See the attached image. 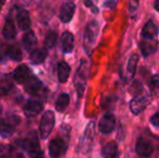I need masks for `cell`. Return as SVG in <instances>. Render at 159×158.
Wrapping results in <instances>:
<instances>
[{
  "label": "cell",
  "mask_w": 159,
  "mask_h": 158,
  "mask_svg": "<svg viewBox=\"0 0 159 158\" xmlns=\"http://www.w3.org/2000/svg\"><path fill=\"white\" fill-rule=\"evenodd\" d=\"M88 73H89V65L87 63V61L82 60L81 63H80V66L78 67L77 72H76L75 75V87L76 90H77L78 97H81L82 94L84 92V89H86L87 86V79H88Z\"/></svg>",
  "instance_id": "cell-1"
},
{
  "label": "cell",
  "mask_w": 159,
  "mask_h": 158,
  "mask_svg": "<svg viewBox=\"0 0 159 158\" xmlns=\"http://www.w3.org/2000/svg\"><path fill=\"white\" fill-rule=\"evenodd\" d=\"M55 124V116L53 114V112L51 111H47L41 117L39 124V133L41 140L48 139V137L51 134L53 128H54Z\"/></svg>",
  "instance_id": "cell-2"
},
{
  "label": "cell",
  "mask_w": 159,
  "mask_h": 158,
  "mask_svg": "<svg viewBox=\"0 0 159 158\" xmlns=\"http://www.w3.org/2000/svg\"><path fill=\"white\" fill-rule=\"evenodd\" d=\"M67 143L62 139H54L49 144V155L52 158H62L66 154Z\"/></svg>",
  "instance_id": "cell-3"
},
{
  "label": "cell",
  "mask_w": 159,
  "mask_h": 158,
  "mask_svg": "<svg viewBox=\"0 0 159 158\" xmlns=\"http://www.w3.org/2000/svg\"><path fill=\"white\" fill-rule=\"evenodd\" d=\"M98 35V24L96 22H90L87 25L84 30V47L88 50V48H92L95 43V40Z\"/></svg>",
  "instance_id": "cell-4"
},
{
  "label": "cell",
  "mask_w": 159,
  "mask_h": 158,
  "mask_svg": "<svg viewBox=\"0 0 159 158\" xmlns=\"http://www.w3.org/2000/svg\"><path fill=\"white\" fill-rule=\"evenodd\" d=\"M135 152L139 157L141 158H149L154 152L153 143L148 139L145 138H140L136 142Z\"/></svg>",
  "instance_id": "cell-5"
},
{
  "label": "cell",
  "mask_w": 159,
  "mask_h": 158,
  "mask_svg": "<svg viewBox=\"0 0 159 158\" xmlns=\"http://www.w3.org/2000/svg\"><path fill=\"white\" fill-rule=\"evenodd\" d=\"M116 126V118L113 114L111 113H106L104 116L101 118L98 122V130L103 134H108L111 133L115 129Z\"/></svg>",
  "instance_id": "cell-6"
},
{
  "label": "cell",
  "mask_w": 159,
  "mask_h": 158,
  "mask_svg": "<svg viewBox=\"0 0 159 158\" xmlns=\"http://www.w3.org/2000/svg\"><path fill=\"white\" fill-rule=\"evenodd\" d=\"M20 121L19 117L11 116L10 118H6L0 121V135L3 138H9L13 134L14 126Z\"/></svg>",
  "instance_id": "cell-7"
},
{
  "label": "cell",
  "mask_w": 159,
  "mask_h": 158,
  "mask_svg": "<svg viewBox=\"0 0 159 158\" xmlns=\"http://www.w3.org/2000/svg\"><path fill=\"white\" fill-rule=\"evenodd\" d=\"M26 150L27 152L32 155L33 157H38L39 155H41L42 153L40 152V147H39V141H38L37 134H36L35 131L28 134V137L26 138Z\"/></svg>",
  "instance_id": "cell-8"
},
{
  "label": "cell",
  "mask_w": 159,
  "mask_h": 158,
  "mask_svg": "<svg viewBox=\"0 0 159 158\" xmlns=\"http://www.w3.org/2000/svg\"><path fill=\"white\" fill-rule=\"evenodd\" d=\"M42 110H43V104L40 101H36V100H30V101H27L23 108L24 114L28 118L37 116L38 114L41 113Z\"/></svg>",
  "instance_id": "cell-9"
},
{
  "label": "cell",
  "mask_w": 159,
  "mask_h": 158,
  "mask_svg": "<svg viewBox=\"0 0 159 158\" xmlns=\"http://www.w3.org/2000/svg\"><path fill=\"white\" fill-rule=\"evenodd\" d=\"M149 103H151V101L147 97H136L130 102V111L133 114L138 115L142 113Z\"/></svg>",
  "instance_id": "cell-10"
},
{
  "label": "cell",
  "mask_w": 159,
  "mask_h": 158,
  "mask_svg": "<svg viewBox=\"0 0 159 158\" xmlns=\"http://www.w3.org/2000/svg\"><path fill=\"white\" fill-rule=\"evenodd\" d=\"M25 88L26 91L33 95H40L43 91V86L41 81L34 76H30V79L25 82Z\"/></svg>",
  "instance_id": "cell-11"
},
{
  "label": "cell",
  "mask_w": 159,
  "mask_h": 158,
  "mask_svg": "<svg viewBox=\"0 0 159 158\" xmlns=\"http://www.w3.org/2000/svg\"><path fill=\"white\" fill-rule=\"evenodd\" d=\"M76 6L73 2H65L62 4L61 11H60V19L63 23H68L73 19L74 13H75Z\"/></svg>",
  "instance_id": "cell-12"
},
{
  "label": "cell",
  "mask_w": 159,
  "mask_h": 158,
  "mask_svg": "<svg viewBox=\"0 0 159 158\" xmlns=\"http://www.w3.org/2000/svg\"><path fill=\"white\" fill-rule=\"evenodd\" d=\"M158 42L155 39H143L140 42V49L141 52L144 56H149L157 50Z\"/></svg>",
  "instance_id": "cell-13"
},
{
  "label": "cell",
  "mask_w": 159,
  "mask_h": 158,
  "mask_svg": "<svg viewBox=\"0 0 159 158\" xmlns=\"http://www.w3.org/2000/svg\"><path fill=\"white\" fill-rule=\"evenodd\" d=\"M30 77V68L26 65H20L14 70L13 78L17 84H25Z\"/></svg>",
  "instance_id": "cell-14"
},
{
  "label": "cell",
  "mask_w": 159,
  "mask_h": 158,
  "mask_svg": "<svg viewBox=\"0 0 159 158\" xmlns=\"http://www.w3.org/2000/svg\"><path fill=\"white\" fill-rule=\"evenodd\" d=\"M93 130H94V124L91 122L90 124L87 128L86 132H84V135L81 140V143H80V148L82 151H88L90 150L91 144H92V139H93Z\"/></svg>",
  "instance_id": "cell-15"
},
{
  "label": "cell",
  "mask_w": 159,
  "mask_h": 158,
  "mask_svg": "<svg viewBox=\"0 0 159 158\" xmlns=\"http://www.w3.org/2000/svg\"><path fill=\"white\" fill-rule=\"evenodd\" d=\"M16 20H17V25H19V27L22 30H27L30 27L32 22H30V16L27 10H24V9L23 10H20L17 12Z\"/></svg>",
  "instance_id": "cell-16"
},
{
  "label": "cell",
  "mask_w": 159,
  "mask_h": 158,
  "mask_svg": "<svg viewBox=\"0 0 159 158\" xmlns=\"http://www.w3.org/2000/svg\"><path fill=\"white\" fill-rule=\"evenodd\" d=\"M102 155L104 158H119V151L116 142H109L103 146Z\"/></svg>",
  "instance_id": "cell-17"
},
{
  "label": "cell",
  "mask_w": 159,
  "mask_h": 158,
  "mask_svg": "<svg viewBox=\"0 0 159 158\" xmlns=\"http://www.w3.org/2000/svg\"><path fill=\"white\" fill-rule=\"evenodd\" d=\"M158 34V27L153 21H148L142 29L143 39H155Z\"/></svg>",
  "instance_id": "cell-18"
},
{
  "label": "cell",
  "mask_w": 159,
  "mask_h": 158,
  "mask_svg": "<svg viewBox=\"0 0 159 158\" xmlns=\"http://www.w3.org/2000/svg\"><path fill=\"white\" fill-rule=\"evenodd\" d=\"M61 46L64 53H70L74 49V36L71 33L65 32L61 37Z\"/></svg>",
  "instance_id": "cell-19"
},
{
  "label": "cell",
  "mask_w": 159,
  "mask_h": 158,
  "mask_svg": "<svg viewBox=\"0 0 159 158\" xmlns=\"http://www.w3.org/2000/svg\"><path fill=\"white\" fill-rule=\"evenodd\" d=\"M22 41H23V46L26 50L32 51L36 47V44H37V38H36V36H35V33H34L33 30H28L27 33L24 34Z\"/></svg>",
  "instance_id": "cell-20"
},
{
  "label": "cell",
  "mask_w": 159,
  "mask_h": 158,
  "mask_svg": "<svg viewBox=\"0 0 159 158\" xmlns=\"http://www.w3.org/2000/svg\"><path fill=\"white\" fill-rule=\"evenodd\" d=\"M47 55H48L47 50H44V49H37V50L32 51V53L30 54V60L33 64H41L47 59Z\"/></svg>",
  "instance_id": "cell-21"
},
{
  "label": "cell",
  "mask_w": 159,
  "mask_h": 158,
  "mask_svg": "<svg viewBox=\"0 0 159 158\" xmlns=\"http://www.w3.org/2000/svg\"><path fill=\"white\" fill-rule=\"evenodd\" d=\"M2 34L6 39H13L16 36V29H15V25L11 19H8L4 23L3 29H2Z\"/></svg>",
  "instance_id": "cell-22"
},
{
  "label": "cell",
  "mask_w": 159,
  "mask_h": 158,
  "mask_svg": "<svg viewBox=\"0 0 159 158\" xmlns=\"http://www.w3.org/2000/svg\"><path fill=\"white\" fill-rule=\"evenodd\" d=\"M70 74V67L66 62H61L57 66V77H59L60 82L64 84L67 81Z\"/></svg>",
  "instance_id": "cell-23"
},
{
  "label": "cell",
  "mask_w": 159,
  "mask_h": 158,
  "mask_svg": "<svg viewBox=\"0 0 159 158\" xmlns=\"http://www.w3.org/2000/svg\"><path fill=\"white\" fill-rule=\"evenodd\" d=\"M139 62V55L133 54L131 57L129 59L128 62V66H127V78L131 79L132 77L135 74V70H136V65H138Z\"/></svg>",
  "instance_id": "cell-24"
},
{
  "label": "cell",
  "mask_w": 159,
  "mask_h": 158,
  "mask_svg": "<svg viewBox=\"0 0 159 158\" xmlns=\"http://www.w3.org/2000/svg\"><path fill=\"white\" fill-rule=\"evenodd\" d=\"M8 56L11 60L15 62H20L23 57V53L22 50L17 44H12V46L9 47V52H8Z\"/></svg>",
  "instance_id": "cell-25"
},
{
  "label": "cell",
  "mask_w": 159,
  "mask_h": 158,
  "mask_svg": "<svg viewBox=\"0 0 159 158\" xmlns=\"http://www.w3.org/2000/svg\"><path fill=\"white\" fill-rule=\"evenodd\" d=\"M69 104V95L67 93H62L59 97V99L57 100L55 103V108L57 112H64L66 110V107Z\"/></svg>",
  "instance_id": "cell-26"
},
{
  "label": "cell",
  "mask_w": 159,
  "mask_h": 158,
  "mask_svg": "<svg viewBox=\"0 0 159 158\" xmlns=\"http://www.w3.org/2000/svg\"><path fill=\"white\" fill-rule=\"evenodd\" d=\"M12 89V81L8 76H3L0 79V93L1 94H7L9 91Z\"/></svg>",
  "instance_id": "cell-27"
},
{
  "label": "cell",
  "mask_w": 159,
  "mask_h": 158,
  "mask_svg": "<svg viewBox=\"0 0 159 158\" xmlns=\"http://www.w3.org/2000/svg\"><path fill=\"white\" fill-rule=\"evenodd\" d=\"M57 40V32H49L46 36V39H44V46H46L47 49H52L53 47L55 46Z\"/></svg>",
  "instance_id": "cell-28"
},
{
  "label": "cell",
  "mask_w": 159,
  "mask_h": 158,
  "mask_svg": "<svg viewBox=\"0 0 159 158\" xmlns=\"http://www.w3.org/2000/svg\"><path fill=\"white\" fill-rule=\"evenodd\" d=\"M9 52V47L4 42L0 41V62H4L7 60V55Z\"/></svg>",
  "instance_id": "cell-29"
},
{
  "label": "cell",
  "mask_w": 159,
  "mask_h": 158,
  "mask_svg": "<svg viewBox=\"0 0 159 158\" xmlns=\"http://www.w3.org/2000/svg\"><path fill=\"white\" fill-rule=\"evenodd\" d=\"M148 86L153 91L159 90V75H154V76L149 79Z\"/></svg>",
  "instance_id": "cell-30"
},
{
  "label": "cell",
  "mask_w": 159,
  "mask_h": 158,
  "mask_svg": "<svg viewBox=\"0 0 159 158\" xmlns=\"http://www.w3.org/2000/svg\"><path fill=\"white\" fill-rule=\"evenodd\" d=\"M11 150L9 146H4L3 150L0 152V158H10Z\"/></svg>",
  "instance_id": "cell-31"
},
{
  "label": "cell",
  "mask_w": 159,
  "mask_h": 158,
  "mask_svg": "<svg viewBox=\"0 0 159 158\" xmlns=\"http://www.w3.org/2000/svg\"><path fill=\"white\" fill-rule=\"evenodd\" d=\"M151 124H153V126L159 128V111L151 117Z\"/></svg>",
  "instance_id": "cell-32"
},
{
  "label": "cell",
  "mask_w": 159,
  "mask_h": 158,
  "mask_svg": "<svg viewBox=\"0 0 159 158\" xmlns=\"http://www.w3.org/2000/svg\"><path fill=\"white\" fill-rule=\"evenodd\" d=\"M129 6H130V11L131 12H135L139 6V0H129Z\"/></svg>",
  "instance_id": "cell-33"
},
{
  "label": "cell",
  "mask_w": 159,
  "mask_h": 158,
  "mask_svg": "<svg viewBox=\"0 0 159 158\" xmlns=\"http://www.w3.org/2000/svg\"><path fill=\"white\" fill-rule=\"evenodd\" d=\"M84 3H86V6L91 7V8H92V9H94V12H95V13L98 12V11H96V10H98V9L93 7V4H92V2H91V0H84Z\"/></svg>",
  "instance_id": "cell-34"
},
{
  "label": "cell",
  "mask_w": 159,
  "mask_h": 158,
  "mask_svg": "<svg viewBox=\"0 0 159 158\" xmlns=\"http://www.w3.org/2000/svg\"><path fill=\"white\" fill-rule=\"evenodd\" d=\"M154 8H155V10L159 11V0H155V3H154Z\"/></svg>",
  "instance_id": "cell-35"
},
{
  "label": "cell",
  "mask_w": 159,
  "mask_h": 158,
  "mask_svg": "<svg viewBox=\"0 0 159 158\" xmlns=\"http://www.w3.org/2000/svg\"><path fill=\"white\" fill-rule=\"evenodd\" d=\"M4 1H6V0H0V10H1V9H2V7H3Z\"/></svg>",
  "instance_id": "cell-36"
},
{
  "label": "cell",
  "mask_w": 159,
  "mask_h": 158,
  "mask_svg": "<svg viewBox=\"0 0 159 158\" xmlns=\"http://www.w3.org/2000/svg\"><path fill=\"white\" fill-rule=\"evenodd\" d=\"M36 158H43V156H42V154H41V155H39V156L36 157Z\"/></svg>",
  "instance_id": "cell-37"
},
{
  "label": "cell",
  "mask_w": 159,
  "mask_h": 158,
  "mask_svg": "<svg viewBox=\"0 0 159 158\" xmlns=\"http://www.w3.org/2000/svg\"><path fill=\"white\" fill-rule=\"evenodd\" d=\"M1 110H2V108H1V106H0V114H1Z\"/></svg>",
  "instance_id": "cell-38"
}]
</instances>
